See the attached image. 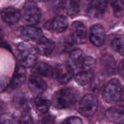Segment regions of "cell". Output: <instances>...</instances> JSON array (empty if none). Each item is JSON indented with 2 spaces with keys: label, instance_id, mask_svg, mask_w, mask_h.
Wrapping results in <instances>:
<instances>
[{
  "label": "cell",
  "instance_id": "obj_1",
  "mask_svg": "<svg viewBox=\"0 0 124 124\" xmlns=\"http://www.w3.org/2000/svg\"><path fill=\"white\" fill-rule=\"evenodd\" d=\"M78 91L72 88H62L53 96V104L58 109H66L72 107L78 100Z\"/></svg>",
  "mask_w": 124,
  "mask_h": 124
},
{
  "label": "cell",
  "instance_id": "obj_2",
  "mask_svg": "<svg viewBox=\"0 0 124 124\" xmlns=\"http://www.w3.org/2000/svg\"><path fill=\"white\" fill-rule=\"evenodd\" d=\"M16 55L21 66L30 67L34 66L37 59V50L27 42H21L17 47Z\"/></svg>",
  "mask_w": 124,
  "mask_h": 124
},
{
  "label": "cell",
  "instance_id": "obj_3",
  "mask_svg": "<svg viewBox=\"0 0 124 124\" xmlns=\"http://www.w3.org/2000/svg\"><path fill=\"white\" fill-rule=\"evenodd\" d=\"M122 92V86L120 81L117 79H112L104 88L102 97L107 103H115L120 99Z\"/></svg>",
  "mask_w": 124,
  "mask_h": 124
},
{
  "label": "cell",
  "instance_id": "obj_4",
  "mask_svg": "<svg viewBox=\"0 0 124 124\" xmlns=\"http://www.w3.org/2000/svg\"><path fill=\"white\" fill-rule=\"evenodd\" d=\"M22 18L29 26H34L39 23L41 18V12L36 3L29 1L25 4L22 12Z\"/></svg>",
  "mask_w": 124,
  "mask_h": 124
},
{
  "label": "cell",
  "instance_id": "obj_5",
  "mask_svg": "<svg viewBox=\"0 0 124 124\" xmlns=\"http://www.w3.org/2000/svg\"><path fill=\"white\" fill-rule=\"evenodd\" d=\"M98 109V99L93 94H87L80 100L79 110L85 117L93 116Z\"/></svg>",
  "mask_w": 124,
  "mask_h": 124
},
{
  "label": "cell",
  "instance_id": "obj_6",
  "mask_svg": "<svg viewBox=\"0 0 124 124\" xmlns=\"http://www.w3.org/2000/svg\"><path fill=\"white\" fill-rule=\"evenodd\" d=\"M53 75L58 83L65 84L72 78L74 75V70L70 65L59 64L54 68Z\"/></svg>",
  "mask_w": 124,
  "mask_h": 124
},
{
  "label": "cell",
  "instance_id": "obj_7",
  "mask_svg": "<svg viewBox=\"0 0 124 124\" xmlns=\"http://www.w3.org/2000/svg\"><path fill=\"white\" fill-rule=\"evenodd\" d=\"M70 34L72 40L77 44H83L87 41V29L81 22L76 21L72 24Z\"/></svg>",
  "mask_w": 124,
  "mask_h": 124
},
{
  "label": "cell",
  "instance_id": "obj_8",
  "mask_svg": "<svg viewBox=\"0 0 124 124\" xmlns=\"http://www.w3.org/2000/svg\"><path fill=\"white\" fill-rule=\"evenodd\" d=\"M68 20L65 16H58L46 22L45 27L53 32L61 33L68 27Z\"/></svg>",
  "mask_w": 124,
  "mask_h": 124
},
{
  "label": "cell",
  "instance_id": "obj_9",
  "mask_svg": "<svg viewBox=\"0 0 124 124\" xmlns=\"http://www.w3.org/2000/svg\"><path fill=\"white\" fill-rule=\"evenodd\" d=\"M108 0H92L89 4L87 13L91 18H99L106 11Z\"/></svg>",
  "mask_w": 124,
  "mask_h": 124
},
{
  "label": "cell",
  "instance_id": "obj_10",
  "mask_svg": "<svg viewBox=\"0 0 124 124\" xmlns=\"http://www.w3.org/2000/svg\"><path fill=\"white\" fill-rule=\"evenodd\" d=\"M105 38L106 32L101 25L96 24L92 26L90 31V40L95 46H101L104 42Z\"/></svg>",
  "mask_w": 124,
  "mask_h": 124
},
{
  "label": "cell",
  "instance_id": "obj_11",
  "mask_svg": "<svg viewBox=\"0 0 124 124\" xmlns=\"http://www.w3.org/2000/svg\"><path fill=\"white\" fill-rule=\"evenodd\" d=\"M107 117L112 123L124 124V106L116 105L110 107L106 112Z\"/></svg>",
  "mask_w": 124,
  "mask_h": 124
},
{
  "label": "cell",
  "instance_id": "obj_12",
  "mask_svg": "<svg viewBox=\"0 0 124 124\" xmlns=\"http://www.w3.org/2000/svg\"><path fill=\"white\" fill-rule=\"evenodd\" d=\"M0 15H1L2 20L8 24L16 23L21 18L20 11L13 7L4 8L1 11Z\"/></svg>",
  "mask_w": 124,
  "mask_h": 124
},
{
  "label": "cell",
  "instance_id": "obj_13",
  "mask_svg": "<svg viewBox=\"0 0 124 124\" xmlns=\"http://www.w3.org/2000/svg\"><path fill=\"white\" fill-rule=\"evenodd\" d=\"M21 34L22 36L28 39L34 40L39 42L40 39H42L44 36L42 31L34 27V26H24L21 29Z\"/></svg>",
  "mask_w": 124,
  "mask_h": 124
},
{
  "label": "cell",
  "instance_id": "obj_14",
  "mask_svg": "<svg viewBox=\"0 0 124 124\" xmlns=\"http://www.w3.org/2000/svg\"><path fill=\"white\" fill-rule=\"evenodd\" d=\"M85 56L84 53L80 49H75L70 53V65L74 70L78 71L83 66Z\"/></svg>",
  "mask_w": 124,
  "mask_h": 124
},
{
  "label": "cell",
  "instance_id": "obj_15",
  "mask_svg": "<svg viewBox=\"0 0 124 124\" xmlns=\"http://www.w3.org/2000/svg\"><path fill=\"white\" fill-rule=\"evenodd\" d=\"M101 65L104 71V72L107 75H112L116 68V62L112 55L109 53H104L101 57Z\"/></svg>",
  "mask_w": 124,
  "mask_h": 124
},
{
  "label": "cell",
  "instance_id": "obj_16",
  "mask_svg": "<svg viewBox=\"0 0 124 124\" xmlns=\"http://www.w3.org/2000/svg\"><path fill=\"white\" fill-rule=\"evenodd\" d=\"M26 78V72L24 67L23 66L17 67L10 85V88L15 89L20 87L25 82Z\"/></svg>",
  "mask_w": 124,
  "mask_h": 124
},
{
  "label": "cell",
  "instance_id": "obj_17",
  "mask_svg": "<svg viewBox=\"0 0 124 124\" xmlns=\"http://www.w3.org/2000/svg\"><path fill=\"white\" fill-rule=\"evenodd\" d=\"M29 88L33 93L39 94L46 90L47 84L41 78L36 76H31L29 80Z\"/></svg>",
  "mask_w": 124,
  "mask_h": 124
},
{
  "label": "cell",
  "instance_id": "obj_18",
  "mask_svg": "<svg viewBox=\"0 0 124 124\" xmlns=\"http://www.w3.org/2000/svg\"><path fill=\"white\" fill-rule=\"evenodd\" d=\"M55 44L52 40L43 37L37 45V50L42 55H49L54 50Z\"/></svg>",
  "mask_w": 124,
  "mask_h": 124
},
{
  "label": "cell",
  "instance_id": "obj_19",
  "mask_svg": "<svg viewBox=\"0 0 124 124\" xmlns=\"http://www.w3.org/2000/svg\"><path fill=\"white\" fill-rule=\"evenodd\" d=\"M93 79V71L86 69H80L75 75V80L80 85L90 83Z\"/></svg>",
  "mask_w": 124,
  "mask_h": 124
},
{
  "label": "cell",
  "instance_id": "obj_20",
  "mask_svg": "<svg viewBox=\"0 0 124 124\" xmlns=\"http://www.w3.org/2000/svg\"><path fill=\"white\" fill-rule=\"evenodd\" d=\"M81 0H64L63 8L70 16H75L80 10Z\"/></svg>",
  "mask_w": 124,
  "mask_h": 124
},
{
  "label": "cell",
  "instance_id": "obj_21",
  "mask_svg": "<svg viewBox=\"0 0 124 124\" xmlns=\"http://www.w3.org/2000/svg\"><path fill=\"white\" fill-rule=\"evenodd\" d=\"M31 72L35 75L50 77L53 75V70L49 64L44 62H39L33 66Z\"/></svg>",
  "mask_w": 124,
  "mask_h": 124
},
{
  "label": "cell",
  "instance_id": "obj_22",
  "mask_svg": "<svg viewBox=\"0 0 124 124\" xmlns=\"http://www.w3.org/2000/svg\"><path fill=\"white\" fill-rule=\"evenodd\" d=\"M34 104L37 109L42 113H46L51 104V102L43 96H37L34 99Z\"/></svg>",
  "mask_w": 124,
  "mask_h": 124
},
{
  "label": "cell",
  "instance_id": "obj_23",
  "mask_svg": "<svg viewBox=\"0 0 124 124\" xmlns=\"http://www.w3.org/2000/svg\"><path fill=\"white\" fill-rule=\"evenodd\" d=\"M112 49L122 55H124V34L114 38L111 42Z\"/></svg>",
  "mask_w": 124,
  "mask_h": 124
},
{
  "label": "cell",
  "instance_id": "obj_24",
  "mask_svg": "<svg viewBox=\"0 0 124 124\" xmlns=\"http://www.w3.org/2000/svg\"><path fill=\"white\" fill-rule=\"evenodd\" d=\"M110 4L115 16L120 18L124 16V2L123 0H110Z\"/></svg>",
  "mask_w": 124,
  "mask_h": 124
},
{
  "label": "cell",
  "instance_id": "obj_25",
  "mask_svg": "<svg viewBox=\"0 0 124 124\" xmlns=\"http://www.w3.org/2000/svg\"><path fill=\"white\" fill-rule=\"evenodd\" d=\"M14 105L18 109L22 110L23 112H28L29 108V101L24 96H17L14 99Z\"/></svg>",
  "mask_w": 124,
  "mask_h": 124
},
{
  "label": "cell",
  "instance_id": "obj_26",
  "mask_svg": "<svg viewBox=\"0 0 124 124\" xmlns=\"http://www.w3.org/2000/svg\"><path fill=\"white\" fill-rule=\"evenodd\" d=\"M55 117L50 114L42 115L38 120V124H54Z\"/></svg>",
  "mask_w": 124,
  "mask_h": 124
},
{
  "label": "cell",
  "instance_id": "obj_27",
  "mask_svg": "<svg viewBox=\"0 0 124 124\" xmlns=\"http://www.w3.org/2000/svg\"><path fill=\"white\" fill-rule=\"evenodd\" d=\"M0 124H16V120L10 114H2L0 115Z\"/></svg>",
  "mask_w": 124,
  "mask_h": 124
},
{
  "label": "cell",
  "instance_id": "obj_28",
  "mask_svg": "<svg viewBox=\"0 0 124 124\" xmlns=\"http://www.w3.org/2000/svg\"><path fill=\"white\" fill-rule=\"evenodd\" d=\"M19 124H31L32 123V119L31 117L29 114L27 113V112H23V114L21 115L20 120H19Z\"/></svg>",
  "mask_w": 124,
  "mask_h": 124
},
{
  "label": "cell",
  "instance_id": "obj_29",
  "mask_svg": "<svg viewBox=\"0 0 124 124\" xmlns=\"http://www.w3.org/2000/svg\"><path fill=\"white\" fill-rule=\"evenodd\" d=\"M61 124H83V122L78 117H70L64 120Z\"/></svg>",
  "mask_w": 124,
  "mask_h": 124
},
{
  "label": "cell",
  "instance_id": "obj_30",
  "mask_svg": "<svg viewBox=\"0 0 124 124\" xmlns=\"http://www.w3.org/2000/svg\"><path fill=\"white\" fill-rule=\"evenodd\" d=\"M0 47H5L9 50H11L10 46L8 45V44L4 39V33H3V31H2V29L1 28V26H0Z\"/></svg>",
  "mask_w": 124,
  "mask_h": 124
},
{
  "label": "cell",
  "instance_id": "obj_31",
  "mask_svg": "<svg viewBox=\"0 0 124 124\" xmlns=\"http://www.w3.org/2000/svg\"><path fill=\"white\" fill-rule=\"evenodd\" d=\"M118 72H119L120 75L123 78H124V59L119 64V66H118Z\"/></svg>",
  "mask_w": 124,
  "mask_h": 124
},
{
  "label": "cell",
  "instance_id": "obj_32",
  "mask_svg": "<svg viewBox=\"0 0 124 124\" xmlns=\"http://www.w3.org/2000/svg\"><path fill=\"white\" fill-rule=\"evenodd\" d=\"M120 100H121V101L124 102V91L122 92V95H121V97H120Z\"/></svg>",
  "mask_w": 124,
  "mask_h": 124
},
{
  "label": "cell",
  "instance_id": "obj_33",
  "mask_svg": "<svg viewBox=\"0 0 124 124\" xmlns=\"http://www.w3.org/2000/svg\"><path fill=\"white\" fill-rule=\"evenodd\" d=\"M40 1H43V2H45V1H48V0H40Z\"/></svg>",
  "mask_w": 124,
  "mask_h": 124
}]
</instances>
